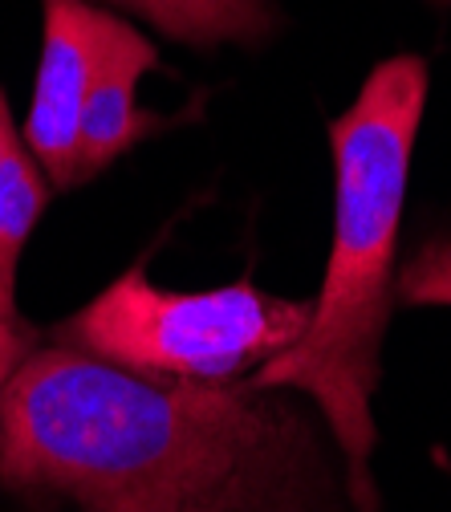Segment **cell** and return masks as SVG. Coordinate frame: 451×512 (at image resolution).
I'll return each instance as SVG.
<instances>
[{
  "label": "cell",
  "instance_id": "obj_1",
  "mask_svg": "<svg viewBox=\"0 0 451 512\" xmlns=\"http://www.w3.org/2000/svg\"><path fill=\"white\" fill-rule=\"evenodd\" d=\"M305 452L301 415L252 382L151 378L49 346L0 387V480L78 512H285Z\"/></svg>",
  "mask_w": 451,
  "mask_h": 512
},
{
  "label": "cell",
  "instance_id": "obj_2",
  "mask_svg": "<svg viewBox=\"0 0 451 512\" xmlns=\"http://www.w3.org/2000/svg\"><path fill=\"white\" fill-rule=\"evenodd\" d=\"M423 102L427 66L419 57H391L374 66L358 102L334 122L338 204L326 281L305 334L248 378L265 391H301L321 407L346 452L350 492L362 512H374L370 395L391 313V265Z\"/></svg>",
  "mask_w": 451,
  "mask_h": 512
},
{
  "label": "cell",
  "instance_id": "obj_3",
  "mask_svg": "<svg viewBox=\"0 0 451 512\" xmlns=\"http://www.w3.org/2000/svg\"><path fill=\"white\" fill-rule=\"evenodd\" d=\"M309 317L313 301L273 297L248 281L171 293L151 285L143 269H131L74 313L57 342L151 378L232 382L289 350Z\"/></svg>",
  "mask_w": 451,
  "mask_h": 512
},
{
  "label": "cell",
  "instance_id": "obj_4",
  "mask_svg": "<svg viewBox=\"0 0 451 512\" xmlns=\"http://www.w3.org/2000/svg\"><path fill=\"white\" fill-rule=\"evenodd\" d=\"M114 29L118 17L86 5V0H45V45L25 122V143L57 187H74L86 94L94 86Z\"/></svg>",
  "mask_w": 451,
  "mask_h": 512
},
{
  "label": "cell",
  "instance_id": "obj_5",
  "mask_svg": "<svg viewBox=\"0 0 451 512\" xmlns=\"http://www.w3.org/2000/svg\"><path fill=\"white\" fill-rule=\"evenodd\" d=\"M155 45L135 33L131 25L114 29L102 66L94 74V86L86 94L82 126H78V159H74V183L106 171L122 151H131L147 131H155L159 118L139 110V82L147 70H155Z\"/></svg>",
  "mask_w": 451,
  "mask_h": 512
},
{
  "label": "cell",
  "instance_id": "obj_6",
  "mask_svg": "<svg viewBox=\"0 0 451 512\" xmlns=\"http://www.w3.org/2000/svg\"><path fill=\"white\" fill-rule=\"evenodd\" d=\"M49 204L41 163L17 135L9 102L0 94V322H17V261Z\"/></svg>",
  "mask_w": 451,
  "mask_h": 512
},
{
  "label": "cell",
  "instance_id": "obj_7",
  "mask_svg": "<svg viewBox=\"0 0 451 512\" xmlns=\"http://www.w3.org/2000/svg\"><path fill=\"white\" fill-rule=\"evenodd\" d=\"M187 45L261 41L273 29L269 0H110Z\"/></svg>",
  "mask_w": 451,
  "mask_h": 512
},
{
  "label": "cell",
  "instance_id": "obj_8",
  "mask_svg": "<svg viewBox=\"0 0 451 512\" xmlns=\"http://www.w3.org/2000/svg\"><path fill=\"white\" fill-rule=\"evenodd\" d=\"M399 293L411 305H451V236L431 240L403 269Z\"/></svg>",
  "mask_w": 451,
  "mask_h": 512
},
{
  "label": "cell",
  "instance_id": "obj_9",
  "mask_svg": "<svg viewBox=\"0 0 451 512\" xmlns=\"http://www.w3.org/2000/svg\"><path fill=\"white\" fill-rule=\"evenodd\" d=\"M33 354V330L25 322H0V387Z\"/></svg>",
  "mask_w": 451,
  "mask_h": 512
}]
</instances>
